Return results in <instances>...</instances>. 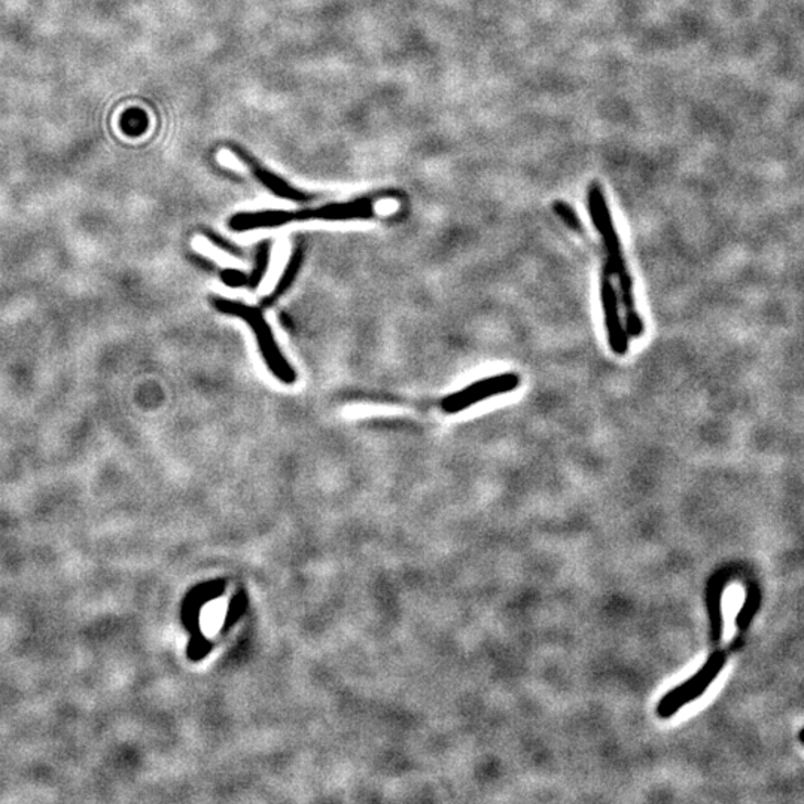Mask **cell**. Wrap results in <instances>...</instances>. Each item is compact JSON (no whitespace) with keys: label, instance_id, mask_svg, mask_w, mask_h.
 <instances>
[{"label":"cell","instance_id":"52a82bcc","mask_svg":"<svg viewBox=\"0 0 804 804\" xmlns=\"http://www.w3.org/2000/svg\"><path fill=\"white\" fill-rule=\"evenodd\" d=\"M231 151L239 156L241 163L247 164L249 171L252 172V175L256 176L267 189L276 194L278 197L298 203L311 200V196H308V194L300 192V189L294 188V186L287 184L286 181H283L281 176L274 175V173L270 172L269 169L262 166L260 161H258L251 152L245 150V148L232 145Z\"/></svg>","mask_w":804,"mask_h":804},{"label":"cell","instance_id":"8992f818","mask_svg":"<svg viewBox=\"0 0 804 804\" xmlns=\"http://www.w3.org/2000/svg\"><path fill=\"white\" fill-rule=\"evenodd\" d=\"M600 303H602L605 329H607L609 349L619 357L629 352L630 337L626 332L623 316L620 313V298L617 287L613 286L611 270L600 252Z\"/></svg>","mask_w":804,"mask_h":804},{"label":"cell","instance_id":"7a4b0ae2","mask_svg":"<svg viewBox=\"0 0 804 804\" xmlns=\"http://www.w3.org/2000/svg\"><path fill=\"white\" fill-rule=\"evenodd\" d=\"M214 307L224 315H231L240 317L241 320L247 322L249 327L252 328L256 334L257 345L260 347L262 358L269 367V370L273 372L274 378L281 380L285 384H294L297 382V372L287 362V359L283 357L281 347L278 346L276 338L273 336L272 328L267 324L265 317L256 307H249L247 304L232 302L227 298H215Z\"/></svg>","mask_w":804,"mask_h":804},{"label":"cell","instance_id":"3957f363","mask_svg":"<svg viewBox=\"0 0 804 804\" xmlns=\"http://www.w3.org/2000/svg\"><path fill=\"white\" fill-rule=\"evenodd\" d=\"M522 383L519 372L508 371L499 372V374L489 376V378L477 380L459 391L448 393V395L438 398V400L427 401L430 408L438 409L439 412L446 414H458L465 410L471 409L472 405L490 400L503 393L513 392Z\"/></svg>","mask_w":804,"mask_h":804},{"label":"cell","instance_id":"ba28073f","mask_svg":"<svg viewBox=\"0 0 804 804\" xmlns=\"http://www.w3.org/2000/svg\"><path fill=\"white\" fill-rule=\"evenodd\" d=\"M303 260V248H295V251L292 252V256L290 258V262H287L285 272H283L281 279H279L276 287H274L272 294H270L269 297L264 300V306H272L274 302H278V300L281 298L287 290H290L292 283H294L295 281V278H297L300 269H302Z\"/></svg>","mask_w":804,"mask_h":804},{"label":"cell","instance_id":"5b68a950","mask_svg":"<svg viewBox=\"0 0 804 804\" xmlns=\"http://www.w3.org/2000/svg\"><path fill=\"white\" fill-rule=\"evenodd\" d=\"M374 217V207L370 200L333 203V205L303 210H269L267 222L270 228L287 226L304 221H354Z\"/></svg>","mask_w":804,"mask_h":804},{"label":"cell","instance_id":"9c48e42d","mask_svg":"<svg viewBox=\"0 0 804 804\" xmlns=\"http://www.w3.org/2000/svg\"><path fill=\"white\" fill-rule=\"evenodd\" d=\"M270 252H272L270 240L261 241L257 251L256 267H253L251 276L248 278V287H251V290H257L261 285L262 279L269 270Z\"/></svg>","mask_w":804,"mask_h":804},{"label":"cell","instance_id":"277c9868","mask_svg":"<svg viewBox=\"0 0 804 804\" xmlns=\"http://www.w3.org/2000/svg\"><path fill=\"white\" fill-rule=\"evenodd\" d=\"M726 651H714V653L709 655V659L706 660L704 666H702L699 671L692 676V678H688L685 683L678 685V687L671 689V692H669L666 696L659 702V717H674V715L680 713L684 706L699 699L702 694H705L706 689L709 688V685L718 678L719 672H721L722 667L726 666Z\"/></svg>","mask_w":804,"mask_h":804},{"label":"cell","instance_id":"6da1fadb","mask_svg":"<svg viewBox=\"0 0 804 804\" xmlns=\"http://www.w3.org/2000/svg\"><path fill=\"white\" fill-rule=\"evenodd\" d=\"M588 215L591 222L602 241V253L609 270H611L612 279L617 282V292H619L620 306L624 313V327L629 337L638 340L645 333V325L637 308V297H634V285L632 274L629 273L628 261H626L623 245L619 232L613 226L611 210H609L607 198H605L602 186L598 182H594L588 186L587 194Z\"/></svg>","mask_w":804,"mask_h":804},{"label":"cell","instance_id":"8fae6325","mask_svg":"<svg viewBox=\"0 0 804 804\" xmlns=\"http://www.w3.org/2000/svg\"><path fill=\"white\" fill-rule=\"evenodd\" d=\"M219 276H221L224 285L230 287L248 286L249 276H247V274L245 273L239 272V270L226 269L222 270Z\"/></svg>","mask_w":804,"mask_h":804},{"label":"cell","instance_id":"30bf717a","mask_svg":"<svg viewBox=\"0 0 804 804\" xmlns=\"http://www.w3.org/2000/svg\"><path fill=\"white\" fill-rule=\"evenodd\" d=\"M121 129L129 137H141L148 129V118L141 109H131L121 120Z\"/></svg>","mask_w":804,"mask_h":804}]
</instances>
